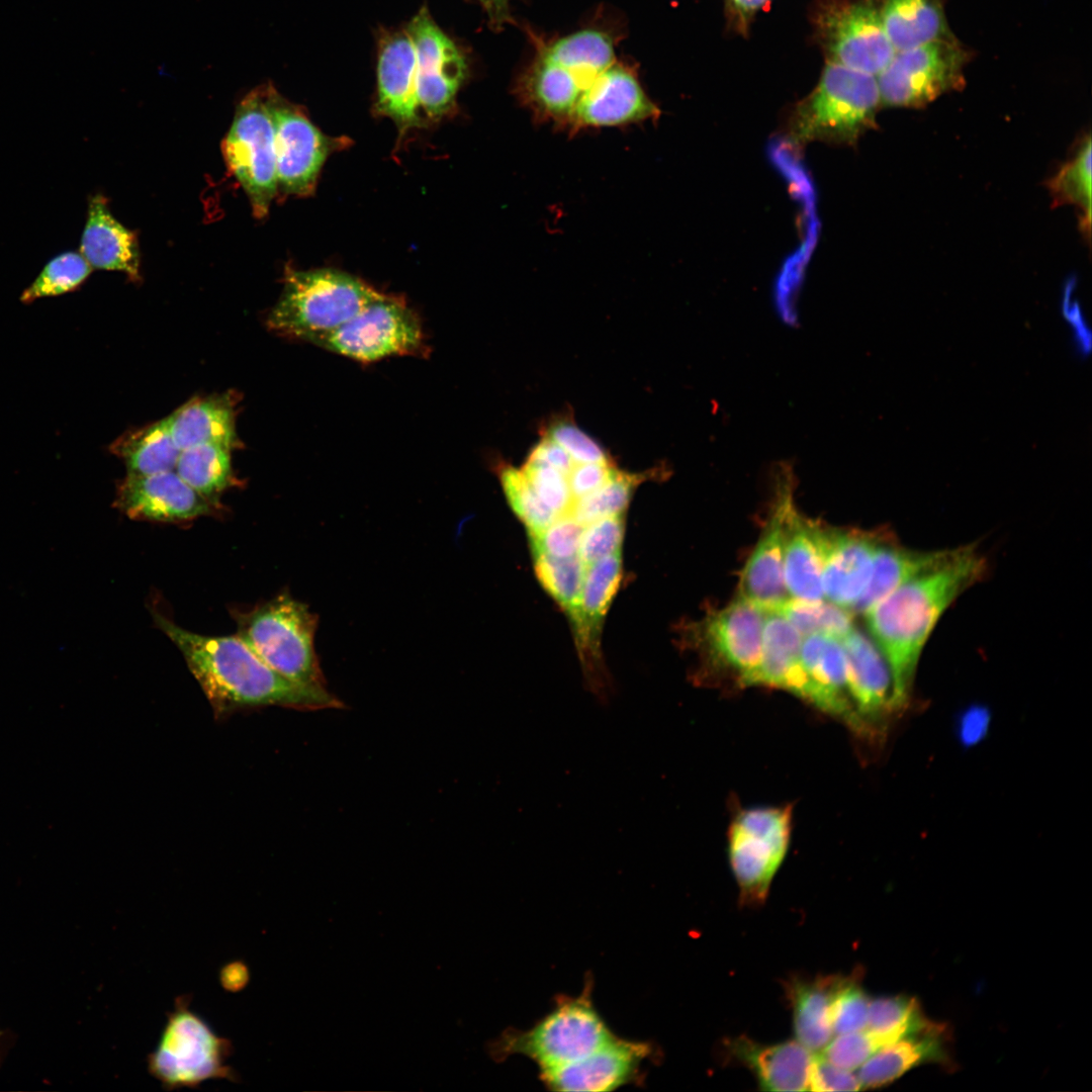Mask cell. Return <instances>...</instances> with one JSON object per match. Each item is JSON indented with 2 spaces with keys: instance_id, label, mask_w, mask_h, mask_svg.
Masks as SVG:
<instances>
[{
  "instance_id": "cell-1",
  "label": "cell",
  "mask_w": 1092,
  "mask_h": 1092,
  "mask_svg": "<svg viewBox=\"0 0 1092 1092\" xmlns=\"http://www.w3.org/2000/svg\"><path fill=\"white\" fill-rule=\"evenodd\" d=\"M152 615L182 653L216 718L269 706L299 711L346 707L326 687L306 686L280 674L238 635H202L178 626L158 611L153 610Z\"/></svg>"
},
{
  "instance_id": "cell-2",
  "label": "cell",
  "mask_w": 1092,
  "mask_h": 1092,
  "mask_svg": "<svg viewBox=\"0 0 1092 1092\" xmlns=\"http://www.w3.org/2000/svg\"><path fill=\"white\" fill-rule=\"evenodd\" d=\"M987 560L973 545L898 586L863 615L873 640L890 663L899 688L911 697L922 650L946 609L987 574Z\"/></svg>"
},
{
  "instance_id": "cell-3",
  "label": "cell",
  "mask_w": 1092,
  "mask_h": 1092,
  "mask_svg": "<svg viewBox=\"0 0 1092 1092\" xmlns=\"http://www.w3.org/2000/svg\"><path fill=\"white\" fill-rule=\"evenodd\" d=\"M359 278L335 269L286 267L282 294L267 316L274 333L313 344L381 295Z\"/></svg>"
},
{
  "instance_id": "cell-4",
  "label": "cell",
  "mask_w": 1092,
  "mask_h": 1092,
  "mask_svg": "<svg viewBox=\"0 0 1092 1092\" xmlns=\"http://www.w3.org/2000/svg\"><path fill=\"white\" fill-rule=\"evenodd\" d=\"M880 105L876 76L827 61L816 88L795 105L789 135L797 144L854 146L875 126Z\"/></svg>"
},
{
  "instance_id": "cell-5",
  "label": "cell",
  "mask_w": 1092,
  "mask_h": 1092,
  "mask_svg": "<svg viewBox=\"0 0 1092 1092\" xmlns=\"http://www.w3.org/2000/svg\"><path fill=\"white\" fill-rule=\"evenodd\" d=\"M587 980L576 997L557 998L554 1008L526 1030L509 1028L488 1045L495 1061L521 1055L540 1072L576 1062L590 1055L615 1034L596 1009Z\"/></svg>"
},
{
  "instance_id": "cell-6",
  "label": "cell",
  "mask_w": 1092,
  "mask_h": 1092,
  "mask_svg": "<svg viewBox=\"0 0 1092 1092\" xmlns=\"http://www.w3.org/2000/svg\"><path fill=\"white\" fill-rule=\"evenodd\" d=\"M232 616L236 635L271 668L293 681L326 687L313 644L318 617L307 605L286 592Z\"/></svg>"
},
{
  "instance_id": "cell-7",
  "label": "cell",
  "mask_w": 1092,
  "mask_h": 1092,
  "mask_svg": "<svg viewBox=\"0 0 1092 1092\" xmlns=\"http://www.w3.org/2000/svg\"><path fill=\"white\" fill-rule=\"evenodd\" d=\"M191 998L177 996L173 1009L166 1013L156 1046L147 1056L149 1074L167 1091L196 1089L208 1080L240 1082L228 1064L234 1054L232 1040L218 1035L190 1009Z\"/></svg>"
},
{
  "instance_id": "cell-8",
  "label": "cell",
  "mask_w": 1092,
  "mask_h": 1092,
  "mask_svg": "<svg viewBox=\"0 0 1092 1092\" xmlns=\"http://www.w3.org/2000/svg\"><path fill=\"white\" fill-rule=\"evenodd\" d=\"M313 345L362 364L395 356L429 355L419 315L403 298L385 293Z\"/></svg>"
},
{
  "instance_id": "cell-9",
  "label": "cell",
  "mask_w": 1092,
  "mask_h": 1092,
  "mask_svg": "<svg viewBox=\"0 0 1092 1092\" xmlns=\"http://www.w3.org/2000/svg\"><path fill=\"white\" fill-rule=\"evenodd\" d=\"M221 148L229 170L249 198L253 214L257 218L265 217L278 190L268 84L251 90L241 99Z\"/></svg>"
},
{
  "instance_id": "cell-10",
  "label": "cell",
  "mask_w": 1092,
  "mask_h": 1092,
  "mask_svg": "<svg viewBox=\"0 0 1092 1092\" xmlns=\"http://www.w3.org/2000/svg\"><path fill=\"white\" fill-rule=\"evenodd\" d=\"M792 809L757 807L740 811L728 830V854L745 905L767 895L790 842Z\"/></svg>"
},
{
  "instance_id": "cell-11",
  "label": "cell",
  "mask_w": 1092,
  "mask_h": 1092,
  "mask_svg": "<svg viewBox=\"0 0 1092 1092\" xmlns=\"http://www.w3.org/2000/svg\"><path fill=\"white\" fill-rule=\"evenodd\" d=\"M813 19L829 62L877 76L896 53L878 0H820Z\"/></svg>"
},
{
  "instance_id": "cell-12",
  "label": "cell",
  "mask_w": 1092,
  "mask_h": 1092,
  "mask_svg": "<svg viewBox=\"0 0 1092 1092\" xmlns=\"http://www.w3.org/2000/svg\"><path fill=\"white\" fill-rule=\"evenodd\" d=\"M967 57L951 35L897 51L876 76L881 104L921 107L962 87Z\"/></svg>"
},
{
  "instance_id": "cell-13",
  "label": "cell",
  "mask_w": 1092,
  "mask_h": 1092,
  "mask_svg": "<svg viewBox=\"0 0 1092 1092\" xmlns=\"http://www.w3.org/2000/svg\"><path fill=\"white\" fill-rule=\"evenodd\" d=\"M268 106L275 132L278 189L284 194L313 193L321 169L334 152L347 147V138L323 133L300 107L268 84Z\"/></svg>"
},
{
  "instance_id": "cell-14",
  "label": "cell",
  "mask_w": 1092,
  "mask_h": 1092,
  "mask_svg": "<svg viewBox=\"0 0 1092 1092\" xmlns=\"http://www.w3.org/2000/svg\"><path fill=\"white\" fill-rule=\"evenodd\" d=\"M416 52V98L420 116L437 120L455 105L468 72L464 55L423 7L406 26Z\"/></svg>"
},
{
  "instance_id": "cell-15",
  "label": "cell",
  "mask_w": 1092,
  "mask_h": 1092,
  "mask_svg": "<svg viewBox=\"0 0 1092 1092\" xmlns=\"http://www.w3.org/2000/svg\"><path fill=\"white\" fill-rule=\"evenodd\" d=\"M851 696L866 733L883 729L900 714L909 699L903 694L893 669L881 649L853 626L841 639Z\"/></svg>"
},
{
  "instance_id": "cell-16",
  "label": "cell",
  "mask_w": 1092,
  "mask_h": 1092,
  "mask_svg": "<svg viewBox=\"0 0 1092 1092\" xmlns=\"http://www.w3.org/2000/svg\"><path fill=\"white\" fill-rule=\"evenodd\" d=\"M793 485L791 466L780 464L769 520L740 575L738 597L765 609L778 608L790 599L783 576V556L786 518L794 504Z\"/></svg>"
},
{
  "instance_id": "cell-17",
  "label": "cell",
  "mask_w": 1092,
  "mask_h": 1092,
  "mask_svg": "<svg viewBox=\"0 0 1092 1092\" xmlns=\"http://www.w3.org/2000/svg\"><path fill=\"white\" fill-rule=\"evenodd\" d=\"M623 577L622 553H614L585 565L577 608L568 615L573 626L586 681L600 698L608 695L609 679L600 655L603 620Z\"/></svg>"
},
{
  "instance_id": "cell-18",
  "label": "cell",
  "mask_w": 1092,
  "mask_h": 1092,
  "mask_svg": "<svg viewBox=\"0 0 1092 1092\" xmlns=\"http://www.w3.org/2000/svg\"><path fill=\"white\" fill-rule=\"evenodd\" d=\"M766 609L737 597L725 608L709 615L698 630L709 657L751 686L756 674Z\"/></svg>"
},
{
  "instance_id": "cell-19",
  "label": "cell",
  "mask_w": 1092,
  "mask_h": 1092,
  "mask_svg": "<svg viewBox=\"0 0 1092 1092\" xmlns=\"http://www.w3.org/2000/svg\"><path fill=\"white\" fill-rule=\"evenodd\" d=\"M660 114L636 74L617 61L599 74L582 92L568 131L624 126L654 120Z\"/></svg>"
},
{
  "instance_id": "cell-20",
  "label": "cell",
  "mask_w": 1092,
  "mask_h": 1092,
  "mask_svg": "<svg viewBox=\"0 0 1092 1092\" xmlns=\"http://www.w3.org/2000/svg\"><path fill=\"white\" fill-rule=\"evenodd\" d=\"M653 1049L647 1041L616 1034L590 1055L576 1062L540 1072L542 1083L552 1091L607 1092L638 1084L642 1068Z\"/></svg>"
},
{
  "instance_id": "cell-21",
  "label": "cell",
  "mask_w": 1092,
  "mask_h": 1092,
  "mask_svg": "<svg viewBox=\"0 0 1092 1092\" xmlns=\"http://www.w3.org/2000/svg\"><path fill=\"white\" fill-rule=\"evenodd\" d=\"M114 506L130 519L181 523L219 515V504L188 485L175 470L129 475L117 487Z\"/></svg>"
},
{
  "instance_id": "cell-22",
  "label": "cell",
  "mask_w": 1092,
  "mask_h": 1092,
  "mask_svg": "<svg viewBox=\"0 0 1092 1092\" xmlns=\"http://www.w3.org/2000/svg\"><path fill=\"white\" fill-rule=\"evenodd\" d=\"M800 660L807 679L804 699L866 733L851 696L841 641L826 634L807 635L802 640Z\"/></svg>"
},
{
  "instance_id": "cell-23",
  "label": "cell",
  "mask_w": 1092,
  "mask_h": 1092,
  "mask_svg": "<svg viewBox=\"0 0 1092 1092\" xmlns=\"http://www.w3.org/2000/svg\"><path fill=\"white\" fill-rule=\"evenodd\" d=\"M888 535L823 527L825 600L851 610L868 584L876 551Z\"/></svg>"
},
{
  "instance_id": "cell-24",
  "label": "cell",
  "mask_w": 1092,
  "mask_h": 1092,
  "mask_svg": "<svg viewBox=\"0 0 1092 1092\" xmlns=\"http://www.w3.org/2000/svg\"><path fill=\"white\" fill-rule=\"evenodd\" d=\"M417 59L406 31L385 32L379 39L376 110L405 132L420 124L416 98Z\"/></svg>"
},
{
  "instance_id": "cell-25",
  "label": "cell",
  "mask_w": 1092,
  "mask_h": 1092,
  "mask_svg": "<svg viewBox=\"0 0 1092 1092\" xmlns=\"http://www.w3.org/2000/svg\"><path fill=\"white\" fill-rule=\"evenodd\" d=\"M583 85L575 74L539 53L519 82L518 94L536 120L568 130Z\"/></svg>"
},
{
  "instance_id": "cell-26",
  "label": "cell",
  "mask_w": 1092,
  "mask_h": 1092,
  "mask_svg": "<svg viewBox=\"0 0 1092 1092\" xmlns=\"http://www.w3.org/2000/svg\"><path fill=\"white\" fill-rule=\"evenodd\" d=\"M80 253L92 268L121 271L132 281L140 278L138 238L111 214L100 193L89 198Z\"/></svg>"
},
{
  "instance_id": "cell-27",
  "label": "cell",
  "mask_w": 1092,
  "mask_h": 1092,
  "mask_svg": "<svg viewBox=\"0 0 1092 1092\" xmlns=\"http://www.w3.org/2000/svg\"><path fill=\"white\" fill-rule=\"evenodd\" d=\"M823 527L803 517L793 504L787 514L783 576L790 599L824 600Z\"/></svg>"
},
{
  "instance_id": "cell-28",
  "label": "cell",
  "mask_w": 1092,
  "mask_h": 1092,
  "mask_svg": "<svg viewBox=\"0 0 1092 1092\" xmlns=\"http://www.w3.org/2000/svg\"><path fill=\"white\" fill-rule=\"evenodd\" d=\"M166 419L180 451L200 444H218L230 449L239 446L234 395L192 398Z\"/></svg>"
},
{
  "instance_id": "cell-29",
  "label": "cell",
  "mask_w": 1092,
  "mask_h": 1092,
  "mask_svg": "<svg viewBox=\"0 0 1092 1092\" xmlns=\"http://www.w3.org/2000/svg\"><path fill=\"white\" fill-rule=\"evenodd\" d=\"M958 549H908L888 535L876 551L868 584L850 612L863 615L898 586L951 558Z\"/></svg>"
},
{
  "instance_id": "cell-30",
  "label": "cell",
  "mask_w": 1092,
  "mask_h": 1092,
  "mask_svg": "<svg viewBox=\"0 0 1092 1092\" xmlns=\"http://www.w3.org/2000/svg\"><path fill=\"white\" fill-rule=\"evenodd\" d=\"M802 640L778 609H766L760 662L752 685L782 688L804 699L807 680L800 660Z\"/></svg>"
},
{
  "instance_id": "cell-31",
  "label": "cell",
  "mask_w": 1092,
  "mask_h": 1092,
  "mask_svg": "<svg viewBox=\"0 0 1092 1092\" xmlns=\"http://www.w3.org/2000/svg\"><path fill=\"white\" fill-rule=\"evenodd\" d=\"M734 1051L752 1069L762 1089L809 1090L814 1056L798 1040L764 1046L741 1040L735 1043Z\"/></svg>"
},
{
  "instance_id": "cell-32",
  "label": "cell",
  "mask_w": 1092,
  "mask_h": 1092,
  "mask_svg": "<svg viewBox=\"0 0 1092 1092\" xmlns=\"http://www.w3.org/2000/svg\"><path fill=\"white\" fill-rule=\"evenodd\" d=\"M846 980L841 976H830L793 981L789 986L797 1040L811 1052L823 1050L831 1039L832 1003Z\"/></svg>"
},
{
  "instance_id": "cell-33",
  "label": "cell",
  "mask_w": 1092,
  "mask_h": 1092,
  "mask_svg": "<svg viewBox=\"0 0 1092 1092\" xmlns=\"http://www.w3.org/2000/svg\"><path fill=\"white\" fill-rule=\"evenodd\" d=\"M941 1027L909 1034L878 1049L858 1069L862 1088H878L900 1078L925 1060H938L941 1055L938 1035Z\"/></svg>"
},
{
  "instance_id": "cell-34",
  "label": "cell",
  "mask_w": 1092,
  "mask_h": 1092,
  "mask_svg": "<svg viewBox=\"0 0 1092 1092\" xmlns=\"http://www.w3.org/2000/svg\"><path fill=\"white\" fill-rule=\"evenodd\" d=\"M882 18L896 52L950 35L942 0H884Z\"/></svg>"
},
{
  "instance_id": "cell-35",
  "label": "cell",
  "mask_w": 1092,
  "mask_h": 1092,
  "mask_svg": "<svg viewBox=\"0 0 1092 1092\" xmlns=\"http://www.w3.org/2000/svg\"><path fill=\"white\" fill-rule=\"evenodd\" d=\"M111 451L124 462L129 475L174 470L180 454L166 418L119 437Z\"/></svg>"
},
{
  "instance_id": "cell-36",
  "label": "cell",
  "mask_w": 1092,
  "mask_h": 1092,
  "mask_svg": "<svg viewBox=\"0 0 1092 1092\" xmlns=\"http://www.w3.org/2000/svg\"><path fill=\"white\" fill-rule=\"evenodd\" d=\"M575 74L585 88L617 60L612 38L603 31L583 29L560 37L540 52Z\"/></svg>"
},
{
  "instance_id": "cell-37",
  "label": "cell",
  "mask_w": 1092,
  "mask_h": 1092,
  "mask_svg": "<svg viewBox=\"0 0 1092 1092\" xmlns=\"http://www.w3.org/2000/svg\"><path fill=\"white\" fill-rule=\"evenodd\" d=\"M231 450L218 444H200L180 451L175 472L193 489L214 504L236 485Z\"/></svg>"
},
{
  "instance_id": "cell-38",
  "label": "cell",
  "mask_w": 1092,
  "mask_h": 1092,
  "mask_svg": "<svg viewBox=\"0 0 1092 1092\" xmlns=\"http://www.w3.org/2000/svg\"><path fill=\"white\" fill-rule=\"evenodd\" d=\"M1049 188L1057 204H1072L1079 210V222L1089 237L1091 225V140L1087 136L1073 157L1050 180Z\"/></svg>"
},
{
  "instance_id": "cell-39",
  "label": "cell",
  "mask_w": 1092,
  "mask_h": 1092,
  "mask_svg": "<svg viewBox=\"0 0 1092 1092\" xmlns=\"http://www.w3.org/2000/svg\"><path fill=\"white\" fill-rule=\"evenodd\" d=\"M935 1026L923 1017L913 998L883 997L870 1002L866 1029L883 1045Z\"/></svg>"
},
{
  "instance_id": "cell-40",
  "label": "cell",
  "mask_w": 1092,
  "mask_h": 1092,
  "mask_svg": "<svg viewBox=\"0 0 1092 1092\" xmlns=\"http://www.w3.org/2000/svg\"><path fill=\"white\" fill-rule=\"evenodd\" d=\"M646 477L647 473L633 474L615 468L600 488L573 503L569 515L583 527L603 518L621 515L631 502L635 487Z\"/></svg>"
},
{
  "instance_id": "cell-41",
  "label": "cell",
  "mask_w": 1092,
  "mask_h": 1092,
  "mask_svg": "<svg viewBox=\"0 0 1092 1092\" xmlns=\"http://www.w3.org/2000/svg\"><path fill=\"white\" fill-rule=\"evenodd\" d=\"M778 609L803 636L826 634L841 639L854 626L853 614L827 600L789 599Z\"/></svg>"
},
{
  "instance_id": "cell-42",
  "label": "cell",
  "mask_w": 1092,
  "mask_h": 1092,
  "mask_svg": "<svg viewBox=\"0 0 1092 1092\" xmlns=\"http://www.w3.org/2000/svg\"><path fill=\"white\" fill-rule=\"evenodd\" d=\"M534 571L542 587L550 597L570 615L578 606L585 564L574 556L553 558L544 554H533Z\"/></svg>"
},
{
  "instance_id": "cell-43",
  "label": "cell",
  "mask_w": 1092,
  "mask_h": 1092,
  "mask_svg": "<svg viewBox=\"0 0 1092 1092\" xmlns=\"http://www.w3.org/2000/svg\"><path fill=\"white\" fill-rule=\"evenodd\" d=\"M91 271L92 267L81 253H62L47 263L33 282L23 290L20 300L30 303L38 298L74 291L85 282Z\"/></svg>"
},
{
  "instance_id": "cell-44",
  "label": "cell",
  "mask_w": 1092,
  "mask_h": 1092,
  "mask_svg": "<svg viewBox=\"0 0 1092 1092\" xmlns=\"http://www.w3.org/2000/svg\"><path fill=\"white\" fill-rule=\"evenodd\" d=\"M495 469L507 500L528 534L547 528L560 517L539 498L522 469L504 463Z\"/></svg>"
},
{
  "instance_id": "cell-45",
  "label": "cell",
  "mask_w": 1092,
  "mask_h": 1092,
  "mask_svg": "<svg viewBox=\"0 0 1092 1092\" xmlns=\"http://www.w3.org/2000/svg\"><path fill=\"white\" fill-rule=\"evenodd\" d=\"M539 498L557 516L568 515L574 503L567 474L527 459L521 468Z\"/></svg>"
},
{
  "instance_id": "cell-46",
  "label": "cell",
  "mask_w": 1092,
  "mask_h": 1092,
  "mask_svg": "<svg viewBox=\"0 0 1092 1092\" xmlns=\"http://www.w3.org/2000/svg\"><path fill=\"white\" fill-rule=\"evenodd\" d=\"M582 530L569 514L560 516L547 528L528 534L532 552L561 559L577 556Z\"/></svg>"
},
{
  "instance_id": "cell-47",
  "label": "cell",
  "mask_w": 1092,
  "mask_h": 1092,
  "mask_svg": "<svg viewBox=\"0 0 1092 1092\" xmlns=\"http://www.w3.org/2000/svg\"><path fill=\"white\" fill-rule=\"evenodd\" d=\"M623 514L600 519L583 527L578 556L587 565L621 552L624 539Z\"/></svg>"
},
{
  "instance_id": "cell-48",
  "label": "cell",
  "mask_w": 1092,
  "mask_h": 1092,
  "mask_svg": "<svg viewBox=\"0 0 1092 1092\" xmlns=\"http://www.w3.org/2000/svg\"><path fill=\"white\" fill-rule=\"evenodd\" d=\"M871 1000L854 980L847 978L838 990L831 1008L833 1033L866 1029Z\"/></svg>"
},
{
  "instance_id": "cell-49",
  "label": "cell",
  "mask_w": 1092,
  "mask_h": 1092,
  "mask_svg": "<svg viewBox=\"0 0 1092 1092\" xmlns=\"http://www.w3.org/2000/svg\"><path fill=\"white\" fill-rule=\"evenodd\" d=\"M544 436L563 448L574 463L611 462L605 449L572 421H554Z\"/></svg>"
},
{
  "instance_id": "cell-50",
  "label": "cell",
  "mask_w": 1092,
  "mask_h": 1092,
  "mask_svg": "<svg viewBox=\"0 0 1092 1092\" xmlns=\"http://www.w3.org/2000/svg\"><path fill=\"white\" fill-rule=\"evenodd\" d=\"M883 1046L867 1029L841 1033L823 1048L822 1056L830 1063L848 1070L858 1069L878 1049Z\"/></svg>"
},
{
  "instance_id": "cell-51",
  "label": "cell",
  "mask_w": 1092,
  "mask_h": 1092,
  "mask_svg": "<svg viewBox=\"0 0 1092 1092\" xmlns=\"http://www.w3.org/2000/svg\"><path fill=\"white\" fill-rule=\"evenodd\" d=\"M861 1089L857 1075L842 1069L822 1055L814 1056L809 1090L818 1092L856 1091Z\"/></svg>"
},
{
  "instance_id": "cell-52",
  "label": "cell",
  "mask_w": 1092,
  "mask_h": 1092,
  "mask_svg": "<svg viewBox=\"0 0 1092 1092\" xmlns=\"http://www.w3.org/2000/svg\"><path fill=\"white\" fill-rule=\"evenodd\" d=\"M1075 281L1068 280L1061 303L1062 314L1069 327L1077 356L1088 357L1092 350V332L1079 302L1073 297Z\"/></svg>"
},
{
  "instance_id": "cell-53",
  "label": "cell",
  "mask_w": 1092,
  "mask_h": 1092,
  "mask_svg": "<svg viewBox=\"0 0 1092 1092\" xmlns=\"http://www.w3.org/2000/svg\"><path fill=\"white\" fill-rule=\"evenodd\" d=\"M615 467L609 463H574L567 473L573 500L588 495L600 488L612 475Z\"/></svg>"
},
{
  "instance_id": "cell-54",
  "label": "cell",
  "mask_w": 1092,
  "mask_h": 1092,
  "mask_svg": "<svg viewBox=\"0 0 1092 1092\" xmlns=\"http://www.w3.org/2000/svg\"><path fill=\"white\" fill-rule=\"evenodd\" d=\"M527 459L547 464L565 474H567L574 465V462L568 453L554 441L545 436H543L541 441L533 448Z\"/></svg>"
},
{
  "instance_id": "cell-55",
  "label": "cell",
  "mask_w": 1092,
  "mask_h": 1092,
  "mask_svg": "<svg viewBox=\"0 0 1092 1092\" xmlns=\"http://www.w3.org/2000/svg\"><path fill=\"white\" fill-rule=\"evenodd\" d=\"M250 979V969L243 960L230 961L221 966L218 971L219 985L229 993L243 991L248 986Z\"/></svg>"
},
{
  "instance_id": "cell-56",
  "label": "cell",
  "mask_w": 1092,
  "mask_h": 1092,
  "mask_svg": "<svg viewBox=\"0 0 1092 1092\" xmlns=\"http://www.w3.org/2000/svg\"><path fill=\"white\" fill-rule=\"evenodd\" d=\"M988 715L980 708L971 709L962 718L960 735L966 744H972L981 739L988 726Z\"/></svg>"
},
{
  "instance_id": "cell-57",
  "label": "cell",
  "mask_w": 1092,
  "mask_h": 1092,
  "mask_svg": "<svg viewBox=\"0 0 1092 1092\" xmlns=\"http://www.w3.org/2000/svg\"><path fill=\"white\" fill-rule=\"evenodd\" d=\"M769 0H727V6L732 19L740 31H746L754 14L768 3Z\"/></svg>"
},
{
  "instance_id": "cell-58",
  "label": "cell",
  "mask_w": 1092,
  "mask_h": 1092,
  "mask_svg": "<svg viewBox=\"0 0 1092 1092\" xmlns=\"http://www.w3.org/2000/svg\"><path fill=\"white\" fill-rule=\"evenodd\" d=\"M509 1L510 0H494L496 10V26H502L509 20Z\"/></svg>"
},
{
  "instance_id": "cell-59",
  "label": "cell",
  "mask_w": 1092,
  "mask_h": 1092,
  "mask_svg": "<svg viewBox=\"0 0 1092 1092\" xmlns=\"http://www.w3.org/2000/svg\"><path fill=\"white\" fill-rule=\"evenodd\" d=\"M477 1L480 3V5L486 11L487 16H488V18L490 20V23L495 27L496 26V10H495V2H494V0H477Z\"/></svg>"
}]
</instances>
